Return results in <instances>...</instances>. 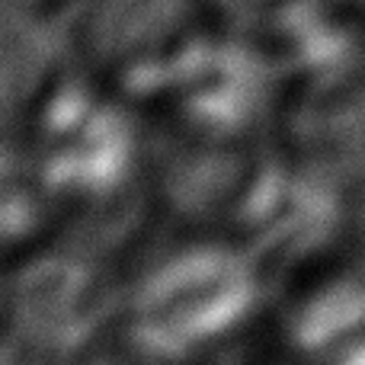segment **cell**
Wrapping results in <instances>:
<instances>
[{
  "label": "cell",
  "instance_id": "obj_5",
  "mask_svg": "<svg viewBox=\"0 0 365 365\" xmlns=\"http://www.w3.org/2000/svg\"><path fill=\"white\" fill-rule=\"evenodd\" d=\"M208 23L199 0H81L68 32L71 61L151 113L182 51Z\"/></svg>",
  "mask_w": 365,
  "mask_h": 365
},
{
  "label": "cell",
  "instance_id": "obj_4",
  "mask_svg": "<svg viewBox=\"0 0 365 365\" xmlns=\"http://www.w3.org/2000/svg\"><path fill=\"white\" fill-rule=\"evenodd\" d=\"M279 100L282 83L250 38L208 23L182 51L148 119L158 135L173 138H257L272 135Z\"/></svg>",
  "mask_w": 365,
  "mask_h": 365
},
{
  "label": "cell",
  "instance_id": "obj_1",
  "mask_svg": "<svg viewBox=\"0 0 365 365\" xmlns=\"http://www.w3.org/2000/svg\"><path fill=\"white\" fill-rule=\"evenodd\" d=\"M269 282L234 240L186 234L125 272L113 349L132 365H212L266 324Z\"/></svg>",
  "mask_w": 365,
  "mask_h": 365
},
{
  "label": "cell",
  "instance_id": "obj_10",
  "mask_svg": "<svg viewBox=\"0 0 365 365\" xmlns=\"http://www.w3.org/2000/svg\"><path fill=\"white\" fill-rule=\"evenodd\" d=\"M346 4H353L356 10H362V13H365V0H346Z\"/></svg>",
  "mask_w": 365,
  "mask_h": 365
},
{
  "label": "cell",
  "instance_id": "obj_6",
  "mask_svg": "<svg viewBox=\"0 0 365 365\" xmlns=\"http://www.w3.org/2000/svg\"><path fill=\"white\" fill-rule=\"evenodd\" d=\"M266 336L285 365L365 336V253L359 247L343 240L272 279Z\"/></svg>",
  "mask_w": 365,
  "mask_h": 365
},
{
  "label": "cell",
  "instance_id": "obj_2",
  "mask_svg": "<svg viewBox=\"0 0 365 365\" xmlns=\"http://www.w3.org/2000/svg\"><path fill=\"white\" fill-rule=\"evenodd\" d=\"M125 272L71 237L19 253L6 276V353L48 365H90L115 343Z\"/></svg>",
  "mask_w": 365,
  "mask_h": 365
},
{
  "label": "cell",
  "instance_id": "obj_8",
  "mask_svg": "<svg viewBox=\"0 0 365 365\" xmlns=\"http://www.w3.org/2000/svg\"><path fill=\"white\" fill-rule=\"evenodd\" d=\"M199 4L212 23L227 26V29H247L269 10H276L282 0H199Z\"/></svg>",
  "mask_w": 365,
  "mask_h": 365
},
{
  "label": "cell",
  "instance_id": "obj_9",
  "mask_svg": "<svg viewBox=\"0 0 365 365\" xmlns=\"http://www.w3.org/2000/svg\"><path fill=\"white\" fill-rule=\"evenodd\" d=\"M10 10H16L23 19H51L55 13L68 10V6H77L81 0H6Z\"/></svg>",
  "mask_w": 365,
  "mask_h": 365
},
{
  "label": "cell",
  "instance_id": "obj_7",
  "mask_svg": "<svg viewBox=\"0 0 365 365\" xmlns=\"http://www.w3.org/2000/svg\"><path fill=\"white\" fill-rule=\"evenodd\" d=\"M272 132L295 164L346 192L365 186V58L282 90Z\"/></svg>",
  "mask_w": 365,
  "mask_h": 365
},
{
  "label": "cell",
  "instance_id": "obj_3",
  "mask_svg": "<svg viewBox=\"0 0 365 365\" xmlns=\"http://www.w3.org/2000/svg\"><path fill=\"white\" fill-rule=\"evenodd\" d=\"M292 158L276 132L257 138L154 135L151 189L158 215L186 234L234 240L247 250L272 221Z\"/></svg>",
  "mask_w": 365,
  "mask_h": 365
}]
</instances>
